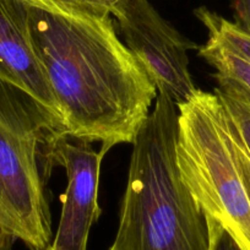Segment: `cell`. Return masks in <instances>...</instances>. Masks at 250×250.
Instances as JSON below:
<instances>
[{"instance_id":"6da1fadb","label":"cell","mask_w":250,"mask_h":250,"mask_svg":"<svg viewBox=\"0 0 250 250\" xmlns=\"http://www.w3.org/2000/svg\"><path fill=\"white\" fill-rule=\"evenodd\" d=\"M30 30L65 134L101 143L105 153L133 144L157 88L115 32L112 19L30 1Z\"/></svg>"},{"instance_id":"7a4b0ae2","label":"cell","mask_w":250,"mask_h":250,"mask_svg":"<svg viewBox=\"0 0 250 250\" xmlns=\"http://www.w3.org/2000/svg\"><path fill=\"white\" fill-rule=\"evenodd\" d=\"M178 105L158 93L131 153L119 227L109 250H208L206 216L177 162Z\"/></svg>"},{"instance_id":"3957f363","label":"cell","mask_w":250,"mask_h":250,"mask_svg":"<svg viewBox=\"0 0 250 250\" xmlns=\"http://www.w3.org/2000/svg\"><path fill=\"white\" fill-rule=\"evenodd\" d=\"M62 135L60 120L0 81V227L30 250L52 245L45 188L55 166V141Z\"/></svg>"},{"instance_id":"277c9868","label":"cell","mask_w":250,"mask_h":250,"mask_svg":"<svg viewBox=\"0 0 250 250\" xmlns=\"http://www.w3.org/2000/svg\"><path fill=\"white\" fill-rule=\"evenodd\" d=\"M178 110L175 151L185 185L205 216L217 221L242 250H250V200L222 102L216 93L198 90Z\"/></svg>"},{"instance_id":"5b68a950","label":"cell","mask_w":250,"mask_h":250,"mask_svg":"<svg viewBox=\"0 0 250 250\" xmlns=\"http://www.w3.org/2000/svg\"><path fill=\"white\" fill-rule=\"evenodd\" d=\"M118 30L158 93L177 105L189 102L199 88L189 71L188 52L198 48L158 14L148 0H120L112 11Z\"/></svg>"},{"instance_id":"8992f818","label":"cell","mask_w":250,"mask_h":250,"mask_svg":"<svg viewBox=\"0 0 250 250\" xmlns=\"http://www.w3.org/2000/svg\"><path fill=\"white\" fill-rule=\"evenodd\" d=\"M104 151L93 150L91 143L62 135L55 141V166L66 172L68 184L62 196V216L49 249L87 250L90 229L101 215L98 183Z\"/></svg>"},{"instance_id":"52a82bcc","label":"cell","mask_w":250,"mask_h":250,"mask_svg":"<svg viewBox=\"0 0 250 250\" xmlns=\"http://www.w3.org/2000/svg\"><path fill=\"white\" fill-rule=\"evenodd\" d=\"M0 81L36 101L62 124L30 30V1L0 0Z\"/></svg>"},{"instance_id":"ba28073f","label":"cell","mask_w":250,"mask_h":250,"mask_svg":"<svg viewBox=\"0 0 250 250\" xmlns=\"http://www.w3.org/2000/svg\"><path fill=\"white\" fill-rule=\"evenodd\" d=\"M199 55L216 70L218 87L230 88L250 104V60L208 38Z\"/></svg>"},{"instance_id":"9c48e42d","label":"cell","mask_w":250,"mask_h":250,"mask_svg":"<svg viewBox=\"0 0 250 250\" xmlns=\"http://www.w3.org/2000/svg\"><path fill=\"white\" fill-rule=\"evenodd\" d=\"M194 13L208 30L210 40L250 60V36L248 33L208 8H199Z\"/></svg>"},{"instance_id":"30bf717a","label":"cell","mask_w":250,"mask_h":250,"mask_svg":"<svg viewBox=\"0 0 250 250\" xmlns=\"http://www.w3.org/2000/svg\"><path fill=\"white\" fill-rule=\"evenodd\" d=\"M215 93L227 110L234 124L243 144L250 155V104L235 91L226 87H217Z\"/></svg>"},{"instance_id":"8fae6325","label":"cell","mask_w":250,"mask_h":250,"mask_svg":"<svg viewBox=\"0 0 250 250\" xmlns=\"http://www.w3.org/2000/svg\"><path fill=\"white\" fill-rule=\"evenodd\" d=\"M58 8L93 18H109L120 0H49Z\"/></svg>"},{"instance_id":"7c38bea8","label":"cell","mask_w":250,"mask_h":250,"mask_svg":"<svg viewBox=\"0 0 250 250\" xmlns=\"http://www.w3.org/2000/svg\"><path fill=\"white\" fill-rule=\"evenodd\" d=\"M226 112H227V110H226ZM228 122H229V133L230 139H232V147L233 153H234L235 162H237L238 170H239L243 184H244L245 190H247L248 196H249L250 200V155L249 152H248L247 147L244 146V144H243L242 139H240L234 124H233V122L230 120L229 115H228Z\"/></svg>"},{"instance_id":"4fadbf2b","label":"cell","mask_w":250,"mask_h":250,"mask_svg":"<svg viewBox=\"0 0 250 250\" xmlns=\"http://www.w3.org/2000/svg\"><path fill=\"white\" fill-rule=\"evenodd\" d=\"M210 235V249L208 250H242L232 235L213 218L206 216Z\"/></svg>"},{"instance_id":"5bb4252c","label":"cell","mask_w":250,"mask_h":250,"mask_svg":"<svg viewBox=\"0 0 250 250\" xmlns=\"http://www.w3.org/2000/svg\"><path fill=\"white\" fill-rule=\"evenodd\" d=\"M235 25L250 36V0H233Z\"/></svg>"},{"instance_id":"9a60e30c","label":"cell","mask_w":250,"mask_h":250,"mask_svg":"<svg viewBox=\"0 0 250 250\" xmlns=\"http://www.w3.org/2000/svg\"><path fill=\"white\" fill-rule=\"evenodd\" d=\"M11 240H14L10 235L6 234L4 229L0 227V250H9L10 249Z\"/></svg>"},{"instance_id":"2e32d148","label":"cell","mask_w":250,"mask_h":250,"mask_svg":"<svg viewBox=\"0 0 250 250\" xmlns=\"http://www.w3.org/2000/svg\"><path fill=\"white\" fill-rule=\"evenodd\" d=\"M27 1H33L35 3V1H40V0H27Z\"/></svg>"},{"instance_id":"e0dca14e","label":"cell","mask_w":250,"mask_h":250,"mask_svg":"<svg viewBox=\"0 0 250 250\" xmlns=\"http://www.w3.org/2000/svg\"><path fill=\"white\" fill-rule=\"evenodd\" d=\"M48 250H52V249H48Z\"/></svg>"}]
</instances>
